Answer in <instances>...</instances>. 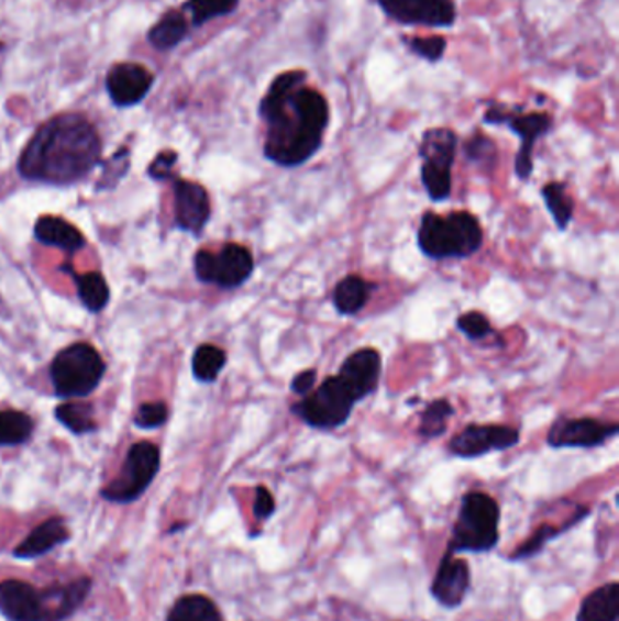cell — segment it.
I'll return each instance as SVG.
<instances>
[{"label":"cell","mask_w":619,"mask_h":621,"mask_svg":"<svg viewBox=\"0 0 619 621\" xmlns=\"http://www.w3.org/2000/svg\"><path fill=\"white\" fill-rule=\"evenodd\" d=\"M225 362H228V355L224 350L213 344L200 345L195 351L194 362H191L195 378L203 384H213L224 369Z\"/></svg>","instance_id":"83f0119b"},{"label":"cell","mask_w":619,"mask_h":621,"mask_svg":"<svg viewBox=\"0 0 619 621\" xmlns=\"http://www.w3.org/2000/svg\"><path fill=\"white\" fill-rule=\"evenodd\" d=\"M619 618V585L618 581L593 590L583 600L576 621H618Z\"/></svg>","instance_id":"ffe728a7"},{"label":"cell","mask_w":619,"mask_h":621,"mask_svg":"<svg viewBox=\"0 0 619 621\" xmlns=\"http://www.w3.org/2000/svg\"><path fill=\"white\" fill-rule=\"evenodd\" d=\"M306 79L302 69L278 75L258 108L267 127L264 155L276 166H303L322 147L329 104L320 91L306 86Z\"/></svg>","instance_id":"6da1fadb"},{"label":"cell","mask_w":619,"mask_h":621,"mask_svg":"<svg viewBox=\"0 0 619 621\" xmlns=\"http://www.w3.org/2000/svg\"><path fill=\"white\" fill-rule=\"evenodd\" d=\"M102 155L95 125L82 115L66 113L42 124L27 142L19 173L22 178L47 186H69L88 177Z\"/></svg>","instance_id":"7a4b0ae2"},{"label":"cell","mask_w":619,"mask_h":621,"mask_svg":"<svg viewBox=\"0 0 619 621\" xmlns=\"http://www.w3.org/2000/svg\"><path fill=\"white\" fill-rule=\"evenodd\" d=\"M458 136L449 127H432L423 133L418 147L422 158V184L432 202H443L453 191V166Z\"/></svg>","instance_id":"ba28073f"},{"label":"cell","mask_w":619,"mask_h":621,"mask_svg":"<svg viewBox=\"0 0 619 621\" xmlns=\"http://www.w3.org/2000/svg\"><path fill=\"white\" fill-rule=\"evenodd\" d=\"M161 470V450L158 445L142 440L131 445L125 455L124 465L117 475L115 480H111L108 486L100 491L104 500L111 503H131L147 491L152 486L155 476Z\"/></svg>","instance_id":"9c48e42d"},{"label":"cell","mask_w":619,"mask_h":621,"mask_svg":"<svg viewBox=\"0 0 619 621\" xmlns=\"http://www.w3.org/2000/svg\"><path fill=\"white\" fill-rule=\"evenodd\" d=\"M77 291L84 308L91 313H100L110 303V286L100 273H86L77 277Z\"/></svg>","instance_id":"484cf974"},{"label":"cell","mask_w":619,"mask_h":621,"mask_svg":"<svg viewBox=\"0 0 619 621\" xmlns=\"http://www.w3.org/2000/svg\"><path fill=\"white\" fill-rule=\"evenodd\" d=\"M35 239L41 244L49 247H58V249L68 251V253H78L86 247V239L82 231L69 224L68 220L60 217H41L35 224Z\"/></svg>","instance_id":"d6986e66"},{"label":"cell","mask_w":619,"mask_h":621,"mask_svg":"<svg viewBox=\"0 0 619 621\" xmlns=\"http://www.w3.org/2000/svg\"><path fill=\"white\" fill-rule=\"evenodd\" d=\"M169 418V409L164 402H150L144 403L136 411L133 423L139 429H156L162 428Z\"/></svg>","instance_id":"836d02e7"},{"label":"cell","mask_w":619,"mask_h":621,"mask_svg":"<svg viewBox=\"0 0 619 621\" xmlns=\"http://www.w3.org/2000/svg\"><path fill=\"white\" fill-rule=\"evenodd\" d=\"M500 506L485 492H467L462 498L454 523L451 553H489L500 540Z\"/></svg>","instance_id":"8992f818"},{"label":"cell","mask_w":619,"mask_h":621,"mask_svg":"<svg viewBox=\"0 0 619 621\" xmlns=\"http://www.w3.org/2000/svg\"><path fill=\"white\" fill-rule=\"evenodd\" d=\"M386 15L407 26L449 27L456 21L453 0H378Z\"/></svg>","instance_id":"5bb4252c"},{"label":"cell","mask_w":619,"mask_h":621,"mask_svg":"<svg viewBox=\"0 0 619 621\" xmlns=\"http://www.w3.org/2000/svg\"><path fill=\"white\" fill-rule=\"evenodd\" d=\"M55 417L64 428H68L74 434H88L97 431L95 411L89 403L64 402L55 409Z\"/></svg>","instance_id":"f1b7e54d"},{"label":"cell","mask_w":619,"mask_h":621,"mask_svg":"<svg viewBox=\"0 0 619 621\" xmlns=\"http://www.w3.org/2000/svg\"><path fill=\"white\" fill-rule=\"evenodd\" d=\"M153 75L141 64L120 63L108 71L106 89L113 104L119 108H131L146 99L153 86Z\"/></svg>","instance_id":"2e32d148"},{"label":"cell","mask_w":619,"mask_h":621,"mask_svg":"<svg viewBox=\"0 0 619 621\" xmlns=\"http://www.w3.org/2000/svg\"><path fill=\"white\" fill-rule=\"evenodd\" d=\"M130 169V149H120L113 157L104 164V173L97 184V191L102 189H113L120 182V178L124 177Z\"/></svg>","instance_id":"4dcf8cb0"},{"label":"cell","mask_w":619,"mask_h":621,"mask_svg":"<svg viewBox=\"0 0 619 621\" xmlns=\"http://www.w3.org/2000/svg\"><path fill=\"white\" fill-rule=\"evenodd\" d=\"M417 239L418 247L431 260L468 258L484 246V230L468 211H453L447 217L427 211Z\"/></svg>","instance_id":"277c9868"},{"label":"cell","mask_w":619,"mask_h":621,"mask_svg":"<svg viewBox=\"0 0 619 621\" xmlns=\"http://www.w3.org/2000/svg\"><path fill=\"white\" fill-rule=\"evenodd\" d=\"M543 202L556 222L560 231H565L574 219V199L568 195L567 186L562 182H549L542 188Z\"/></svg>","instance_id":"cb8c5ba5"},{"label":"cell","mask_w":619,"mask_h":621,"mask_svg":"<svg viewBox=\"0 0 619 621\" xmlns=\"http://www.w3.org/2000/svg\"><path fill=\"white\" fill-rule=\"evenodd\" d=\"M445 46L447 44H445L442 37H417L409 41V47H411L412 52L425 58V60H431V63H438L443 57Z\"/></svg>","instance_id":"d590c367"},{"label":"cell","mask_w":619,"mask_h":621,"mask_svg":"<svg viewBox=\"0 0 619 621\" xmlns=\"http://www.w3.org/2000/svg\"><path fill=\"white\" fill-rule=\"evenodd\" d=\"M91 587V578L49 585L46 589L22 580L0 581V612L8 621H66L86 601Z\"/></svg>","instance_id":"3957f363"},{"label":"cell","mask_w":619,"mask_h":621,"mask_svg":"<svg viewBox=\"0 0 619 621\" xmlns=\"http://www.w3.org/2000/svg\"><path fill=\"white\" fill-rule=\"evenodd\" d=\"M275 497H273L272 491L264 486L256 487L255 506H253L256 520L262 522V520L272 518L275 514Z\"/></svg>","instance_id":"74e56055"},{"label":"cell","mask_w":619,"mask_h":621,"mask_svg":"<svg viewBox=\"0 0 619 621\" xmlns=\"http://www.w3.org/2000/svg\"><path fill=\"white\" fill-rule=\"evenodd\" d=\"M563 531H567V528L554 529L552 525H549V523H545V525L538 529L537 533L532 534L531 539L527 540L523 545L516 548V553L510 556V559L532 558L534 554L542 551L543 545H545L546 542H551V540L556 539V536H560Z\"/></svg>","instance_id":"1f68e13d"},{"label":"cell","mask_w":619,"mask_h":621,"mask_svg":"<svg viewBox=\"0 0 619 621\" xmlns=\"http://www.w3.org/2000/svg\"><path fill=\"white\" fill-rule=\"evenodd\" d=\"M255 273V258L247 247L225 244L219 253L208 249L195 255V275L202 284H213L222 289L244 286Z\"/></svg>","instance_id":"30bf717a"},{"label":"cell","mask_w":619,"mask_h":621,"mask_svg":"<svg viewBox=\"0 0 619 621\" xmlns=\"http://www.w3.org/2000/svg\"><path fill=\"white\" fill-rule=\"evenodd\" d=\"M364 395L344 373L328 376L309 395L292 403L291 413L309 428L318 431H334L349 422L356 403Z\"/></svg>","instance_id":"5b68a950"},{"label":"cell","mask_w":619,"mask_h":621,"mask_svg":"<svg viewBox=\"0 0 619 621\" xmlns=\"http://www.w3.org/2000/svg\"><path fill=\"white\" fill-rule=\"evenodd\" d=\"M456 328L468 340H474V342L487 339L493 333V325H490L489 319L484 313H479V311H468V313L460 314L458 319H456Z\"/></svg>","instance_id":"d6a6232c"},{"label":"cell","mask_w":619,"mask_h":621,"mask_svg":"<svg viewBox=\"0 0 619 621\" xmlns=\"http://www.w3.org/2000/svg\"><path fill=\"white\" fill-rule=\"evenodd\" d=\"M465 155H467L471 163L482 164V166H495V142L484 135L473 136V138L467 142V146H465Z\"/></svg>","instance_id":"e575fe53"},{"label":"cell","mask_w":619,"mask_h":621,"mask_svg":"<svg viewBox=\"0 0 619 621\" xmlns=\"http://www.w3.org/2000/svg\"><path fill=\"white\" fill-rule=\"evenodd\" d=\"M33 429L35 423L26 413L13 409L0 411V447L26 444L32 439Z\"/></svg>","instance_id":"d4e9b609"},{"label":"cell","mask_w":619,"mask_h":621,"mask_svg":"<svg viewBox=\"0 0 619 621\" xmlns=\"http://www.w3.org/2000/svg\"><path fill=\"white\" fill-rule=\"evenodd\" d=\"M166 621H224L208 596L188 595L173 603Z\"/></svg>","instance_id":"7402d4cb"},{"label":"cell","mask_w":619,"mask_h":621,"mask_svg":"<svg viewBox=\"0 0 619 621\" xmlns=\"http://www.w3.org/2000/svg\"><path fill=\"white\" fill-rule=\"evenodd\" d=\"M173 189H175V225L191 235H202L211 219V200L208 191L200 184L183 178L173 180Z\"/></svg>","instance_id":"9a60e30c"},{"label":"cell","mask_w":619,"mask_h":621,"mask_svg":"<svg viewBox=\"0 0 619 621\" xmlns=\"http://www.w3.org/2000/svg\"><path fill=\"white\" fill-rule=\"evenodd\" d=\"M239 0H189L186 10L191 13L195 26H202L217 16L230 15Z\"/></svg>","instance_id":"f546056e"},{"label":"cell","mask_w":619,"mask_h":621,"mask_svg":"<svg viewBox=\"0 0 619 621\" xmlns=\"http://www.w3.org/2000/svg\"><path fill=\"white\" fill-rule=\"evenodd\" d=\"M188 35V21L180 11H169L147 33V41L156 49H172Z\"/></svg>","instance_id":"603a6c76"},{"label":"cell","mask_w":619,"mask_h":621,"mask_svg":"<svg viewBox=\"0 0 619 621\" xmlns=\"http://www.w3.org/2000/svg\"><path fill=\"white\" fill-rule=\"evenodd\" d=\"M485 124H505L512 133L520 136V152L516 155L515 169L516 177L527 180L534 171V160L532 153L537 142L546 135L552 127V119L549 113H518V111H507L501 106L489 108L484 117Z\"/></svg>","instance_id":"8fae6325"},{"label":"cell","mask_w":619,"mask_h":621,"mask_svg":"<svg viewBox=\"0 0 619 621\" xmlns=\"http://www.w3.org/2000/svg\"><path fill=\"white\" fill-rule=\"evenodd\" d=\"M318 373L317 369H306V372L298 373L291 380V392L297 397H306L309 392L317 387Z\"/></svg>","instance_id":"f35d334b"},{"label":"cell","mask_w":619,"mask_h":621,"mask_svg":"<svg viewBox=\"0 0 619 621\" xmlns=\"http://www.w3.org/2000/svg\"><path fill=\"white\" fill-rule=\"evenodd\" d=\"M106 364L99 351L86 342H77L58 351L49 367L53 389L60 398H84L99 387Z\"/></svg>","instance_id":"52a82bcc"},{"label":"cell","mask_w":619,"mask_h":621,"mask_svg":"<svg viewBox=\"0 0 619 621\" xmlns=\"http://www.w3.org/2000/svg\"><path fill=\"white\" fill-rule=\"evenodd\" d=\"M69 539V529L63 518H49L16 545L13 556L19 559L41 558L58 545H64Z\"/></svg>","instance_id":"ac0fdd59"},{"label":"cell","mask_w":619,"mask_h":621,"mask_svg":"<svg viewBox=\"0 0 619 621\" xmlns=\"http://www.w3.org/2000/svg\"><path fill=\"white\" fill-rule=\"evenodd\" d=\"M616 422H601L596 418H557L546 433V444L552 450H593L607 444L618 434Z\"/></svg>","instance_id":"7c38bea8"},{"label":"cell","mask_w":619,"mask_h":621,"mask_svg":"<svg viewBox=\"0 0 619 621\" xmlns=\"http://www.w3.org/2000/svg\"><path fill=\"white\" fill-rule=\"evenodd\" d=\"M371 289L373 286L358 275L342 278L333 291L334 309L344 317L358 314L369 303Z\"/></svg>","instance_id":"44dd1931"},{"label":"cell","mask_w":619,"mask_h":621,"mask_svg":"<svg viewBox=\"0 0 619 621\" xmlns=\"http://www.w3.org/2000/svg\"><path fill=\"white\" fill-rule=\"evenodd\" d=\"M178 160V153L167 149V152H162L161 155H156L155 160H153L152 166L147 169V175L155 178V180H175V173H173V166Z\"/></svg>","instance_id":"8d00e7d4"},{"label":"cell","mask_w":619,"mask_h":621,"mask_svg":"<svg viewBox=\"0 0 619 621\" xmlns=\"http://www.w3.org/2000/svg\"><path fill=\"white\" fill-rule=\"evenodd\" d=\"M471 589V569L467 562L454 556L451 551L443 554L442 564L431 585V595L445 609L462 606Z\"/></svg>","instance_id":"e0dca14e"},{"label":"cell","mask_w":619,"mask_h":621,"mask_svg":"<svg viewBox=\"0 0 619 621\" xmlns=\"http://www.w3.org/2000/svg\"><path fill=\"white\" fill-rule=\"evenodd\" d=\"M520 429L496 423H468L464 431L454 434L449 442V453L458 458H479V456L507 451L520 444Z\"/></svg>","instance_id":"4fadbf2b"},{"label":"cell","mask_w":619,"mask_h":621,"mask_svg":"<svg viewBox=\"0 0 619 621\" xmlns=\"http://www.w3.org/2000/svg\"><path fill=\"white\" fill-rule=\"evenodd\" d=\"M453 414L454 408L447 398L432 400L420 414L418 434L425 440L440 439L447 431L449 420L453 418Z\"/></svg>","instance_id":"4316f807"}]
</instances>
